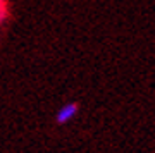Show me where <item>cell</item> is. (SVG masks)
Masks as SVG:
<instances>
[{"label":"cell","mask_w":155,"mask_h":153,"mask_svg":"<svg viewBox=\"0 0 155 153\" xmlns=\"http://www.w3.org/2000/svg\"><path fill=\"white\" fill-rule=\"evenodd\" d=\"M9 17V4L7 0H0V24Z\"/></svg>","instance_id":"obj_2"},{"label":"cell","mask_w":155,"mask_h":153,"mask_svg":"<svg viewBox=\"0 0 155 153\" xmlns=\"http://www.w3.org/2000/svg\"><path fill=\"white\" fill-rule=\"evenodd\" d=\"M76 114H78V103H66L59 109V112L55 115V120L59 124H67L69 120H72L76 117Z\"/></svg>","instance_id":"obj_1"}]
</instances>
